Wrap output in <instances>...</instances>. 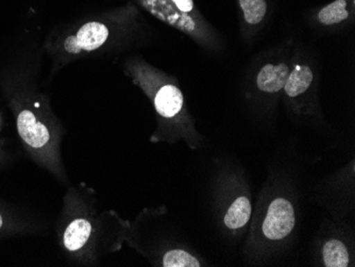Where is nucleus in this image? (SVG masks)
<instances>
[{"instance_id":"3","label":"nucleus","mask_w":355,"mask_h":267,"mask_svg":"<svg viewBox=\"0 0 355 267\" xmlns=\"http://www.w3.org/2000/svg\"><path fill=\"white\" fill-rule=\"evenodd\" d=\"M123 71L153 105L157 121L149 139L153 144L184 142L193 151L205 146L207 139L197 128L177 77L135 55L125 60Z\"/></svg>"},{"instance_id":"12","label":"nucleus","mask_w":355,"mask_h":267,"mask_svg":"<svg viewBox=\"0 0 355 267\" xmlns=\"http://www.w3.org/2000/svg\"><path fill=\"white\" fill-rule=\"evenodd\" d=\"M354 161L349 163L342 171L331 177V180L324 183L321 189L319 198L322 205L335 215L336 218H342L350 211V192H354L349 183L354 181Z\"/></svg>"},{"instance_id":"6","label":"nucleus","mask_w":355,"mask_h":267,"mask_svg":"<svg viewBox=\"0 0 355 267\" xmlns=\"http://www.w3.org/2000/svg\"><path fill=\"white\" fill-rule=\"evenodd\" d=\"M164 207L144 209L130 224L127 243L139 251L153 266L202 267L207 262L184 240L178 238L175 231H166L168 213Z\"/></svg>"},{"instance_id":"4","label":"nucleus","mask_w":355,"mask_h":267,"mask_svg":"<svg viewBox=\"0 0 355 267\" xmlns=\"http://www.w3.org/2000/svg\"><path fill=\"white\" fill-rule=\"evenodd\" d=\"M298 197L292 181L271 173L257 195L243 255L247 264L262 265L288 248L298 227Z\"/></svg>"},{"instance_id":"13","label":"nucleus","mask_w":355,"mask_h":267,"mask_svg":"<svg viewBox=\"0 0 355 267\" xmlns=\"http://www.w3.org/2000/svg\"><path fill=\"white\" fill-rule=\"evenodd\" d=\"M239 17V37L250 45L261 35L270 19V0H235Z\"/></svg>"},{"instance_id":"1","label":"nucleus","mask_w":355,"mask_h":267,"mask_svg":"<svg viewBox=\"0 0 355 267\" xmlns=\"http://www.w3.org/2000/svg\"><path fill=\"white\" fill-rule=\"evenodd\" d=\"M153 35L144 12L132 0L61 24L48 37L45 49L53 71H59L80 60L130 53L148 44Z\"/></svg>"},{"instance_id":"10","label":"nucleus","mask_w":355,"mask_h":267,"mask_svg":"<svg viewBox=\"0 0 355 267\" xmlns=\"http://www.w3.org/2000/svg\"><path fill=\"white\" fill-rule=\"evenodd\" d=\"M315 244L316 264L324 267H353L354 248L349 234L340 226L326 222L322 224Z\"/></svg>"},{"instance_id":"11","label":"nucleus","mask_w":355,"mask_h":267,"mask_svg":"<svg viewBox=\"0 0 355 267\" xmlns=\"http://www.w3.org/2000/svg\"><path fill=\"white\" fill-rule=\"evenodd\" d=\"M306 21L318 33L344 31L354 25L355 0H332L310 10L306 14Z\"/></svg>"},{"instance_id":"9","label":"nucleus","mask_w":355,"mask_h":267,"mask_svg":"<svg viewBox=\"0 0 355 267\" xmlns=\"http://www.w3.org/2000/svg\"><path fill=\"white\" fill-rule=\"evenodd\" d=\"M318 69L312 53L301 42H296L291 73L282 93V101L289 117L299 123L316 125L324 121L318 94Z\"/></svg>"},{"instance_id":"14","label":"nucleus","mask_w":355,"mask_h":267,"mask_svg":"<svg viewBox=\"0 0 355 267\" xmlns=\"http://www.w3.org/2000/svg\"><path fill=\"white\" fill-rule=\"evenodd\" d=\"M3 225H5V219H3V213L0 212V230L3 229Z\"/></svg>"},{"instance_id":"7","label":"nucleus","mask_w":355,"mask_h":267,"mask_svg":"<svg viewBox=\"0 0 355 267\" xmlns=\"http://www.w3.org/2000/svg\"><path fill=\"white\" fill-rule=\"evenodd\" d=\"M211 183L215 223L227 240L237 242L246 235L254 207L246 171L230 161L219 160Z\"/></svg>"},{"instance_id":"5","label":"nucleus","mask_w":355,"mask_h":267,"mask_svg":"<svg viewBox=\"0 0 355 267\" xmlns=\"http://www.w3.org/2000/svg\"><path fill=\"white\" fill-rule=\"evenodd\" d=\"M296 42L295 37H287L261 51L247 67L241 91L247 107L257 119H275L292 69Z\"/></svg>"},{"instance_id":"2","label":"nucleus","mask_w":355,"mask_h":267,"mask_svg":"<svg viewBox=\"0 0 355 267\" xmlns=\"http://www.w3.org/2000/svg\"><path fill=\"white\" fill-rule=\"evenodd\" d=\"M131 222L116 211L103 210L85 183L67 187L58 222L60 248L69 260L93 266L123 248Z\"/></svg>"},{"instance_id":"8","label":"nucleus","mask_w":355,"mask_h":267,"mask_svg":"<svg viewBox=\"0 0 355 267\" xmlns=\"http://www.w3.org/2000/svg\"><path fill=\"white\" fill-rule=\"evenodd\" d=\"M133 3L141 11L187 35L205 53L221 55L225 51V39L205 19L195 0H133Z\"/></svg>"}]
</instances>
